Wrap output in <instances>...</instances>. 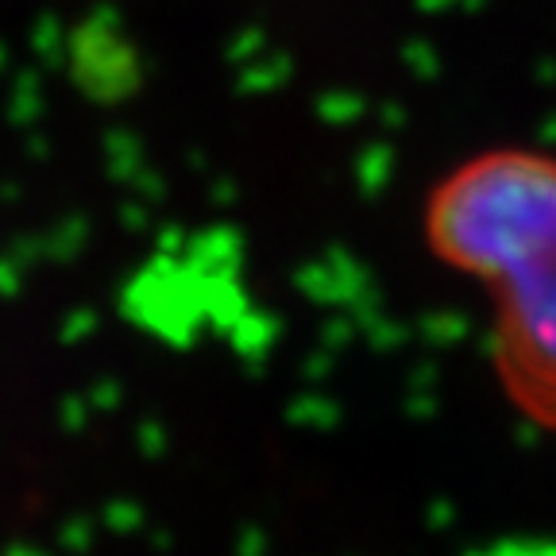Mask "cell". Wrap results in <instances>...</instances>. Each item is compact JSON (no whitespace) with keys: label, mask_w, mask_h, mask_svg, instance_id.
Returning a JSON list of instances; mask_svg holds the SVG:
<instances>
[{"label":"cell","mask_w":556,"mask_h":556,"mask_svg":"<svg viewBox=\"0 0 556 556\" xmlns=\"http://www.w3.org/2000/svg\"><path fill=\"white\" fill-rule=\"evenodd\" d=\"M417 240L486 302V367L521 426L556 437V151L491 143L421 193Z\"/></svg>","instance_id":"6da1fadb"}]
</instances>
